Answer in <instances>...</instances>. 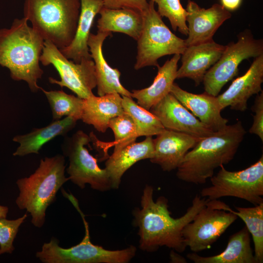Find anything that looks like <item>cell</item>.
<instances>
[{
	"label": "cell",
	"instance_id": "6da1fadb",
	"mask_svg": "<svg viewBox=\"0 0 263 263\" xmlns=\"http://www.w3.org/2000/svg\"><path fill=\"white\" fill-rule=\"evenodd\" d=\"M153 194V187L146 185L141 197V208L136 207L132 212L133 224L138 228L140 248L153 252L165 246L177 252H183L187 247L182 231L209 199L196 195L186 213L174 218L169 209L168 199L160 196L155 202Z\"/></svg>",
	"mask_w": 263,
	"mask_h": 263
},
{
	"label": "cell",
	"instance_id": "7a4b0ae2",
	"mask_svg": "<svg viewBox=\"0 0 263 263\" xmlns=\"http://www.w3.org/2000/svg\"><path fill=\"white\" fill-rule=\"evenodd\" d=\"M245 133L242 122L238 121L201 138L178 167L177 178L196 185L205 184L217 168L233 159Z\"/></svg>",
	"mask_w": 263,
	"mask_h": 263
},
{
	"label": "cell",
	"instance_id": "3957f363",
	"mask_svg": "<svg viewBox=\"0 0 263 263\" xmlns=\"http://www.w3.org/2000/svg\"><path fill=\"white\" fill-rule=\"evenodd\" d=\"M44 41L25 18L0 29V65L9 70L13 80L26 82L32 92L41 88L38 81L43 74L39 62Z\"/></svg>",
	"mask_w": 263,
	"mask_h": 263
},
{
	"label": "cell",
	"instance_id": "277c9868",
	"mask_svg": "<svg viewBox=\"0 0 263 263\" xmlns=\"http://www.w3.org/2000/svg\"><path fill=\"white\" fill-rule=\"evenodd\" d=\"M65 168L63 155L46 157L40 160L33 174L17 181L19 192L16 204L20 209L30 214L35 226L43 225L47 208L56 200L58 190L70 180L65 175Z\"/></svg>",
	"mask_w": 263,
	"mask_h": 263
},
{
	"label": "cell",
	"instance_id": "5b68a950",
	"mask_svg": "<svg viewBox=\"0 0 263 263\" xmlns=\"http://www.w3.org/2000/svg\"><path fill=\"white\" fill-rule=\"evenodd\" d=\"M80 7V0H24V18L44 40L60 50L74 38Z\"/></svg>",
	"mask_w": 263,
	"mask_h": 263
},
{
	"label": "cell",
	"instance_id": "8992f818",
	"mask_svg": "<svg viewBox=\"0 0 263 263\" xmlns=\"http://www.w3.org/2000/svg\"><path fill=\"white\" fill-rule=\"evenodd\" d=\"M62 193L80 214L85 236L79 244L67 248L60 246L58 240L52 237L36 253L37 258L44 263H128L132 260L136 252L133 245L121 250H110L93 244L90 240L88 223L79 208L78 201L71 193L64 190Z\"/></svg>",
	"mask_w": 263,
	"mask_h": 263
},
{
	"label": "cell",
	"instance_id": "52a82bcc",
	"mask_svg": "<svg viewBox=\"0 0 263 263\" xmlns=\"http://www.w3.org/2000/svg\"><path fill=\"white\" fill-rule=\"evenodd\" d=\"M143 25L137 39V53L134 68L137 70L147 66L159 67L158 59L165 56L182 55L187 46L185 40L174 35L163 22L150 0L142 13Z\"/></svg>",
	"mask_w": 263,
	"mask_h": 263
},
{
	"label": "cell",
	"instance_id": "ba28073f",
	"mask_svg": "<svg viewBox=\"0 0 263 263\" xmlns=\"http://www.w3.org/2000/svg\"><path fill=\"white\" fill-rule=\"evenodd\" d=\"M210 178L211 185L203 188L202 197L209 200L234 197L257 205L263 203V155L254 164L239 171H229L223 165Z\"/></svg>",
	"mask_w": 263,
	"mask_h": 263
},
{
	"label": "cell",
	"instance_id": "9c48e42d",
	"mask_svg": "<svg viewBox=\"0 0 263 263\" xmlns=\"http://www.w3.org/2000/svg\"><path fill=\"white\" fill-rule=\"evenodd\" d=\"M90 142V135L81 130L71 137H65L62 150L69 162L67 173L70 180L80 188H85L88 184L94 190H109L112 186L108 172L98 166L97 159L85 147Z\"/></svg>",
	"mask_w": 263,
	"mask_h": 263
},
{
	"label": "cell",
	"instance_id": "30bf717a",
	"mask_svg": "<svg viewBox=\"0 0 263 263\" xmlns=\"http://www.w3.org/2000/svg\"><path fill=\"white\" fill-rule=\"evenodd\" d=\"M263 54V40L255 39L249 29L238 35L236 42L225 45L220 58L205 74L203 82L206 93L218 95L224 85L238 73V67L244 59Z\"/></svg>",
	"mask_w": 263,
	"mask_h": 263
},
{
	"label": "cell",
	"instance_id": "8fae6325",
	"mask_svg": "<svg viewBox=\"0 0 263 263\" xmlns=\"http://www.w3.org/2000/svg\"><path fill=\"white\" fill-rule=\"evenodd\" d=\"M40 62L44 66L52 64L58 72L60 79L50 77L51 83L66 87L82 99L94 94L93 90L96 87V81L92 59L75 63L67 58L51 41L45 40Z\"/></svg>",
	"mask_w": 263,
	"mask_h": 263
},
{
	"label": "cell",
	"instance_id": "7c38bea8",
	"mask_svg": "<svg viewBox=\"0 0 263 263\" xmlns=\"http://www.w3.org/2000/svg\"><path fill=\"white\" fill-rule=\"evenodd\" d=\"M237 218L233 213L221 209L218 199H209L182 231L186 247L195 253L210 248Z\"/></svg>",
	"mask_w": 263,
	"mask_h": 263
},
{
	"label": "cell",
	"instance_id": "4fadbf2b",
	"mask_svg": "<svg viewBox=\"0 0 263 263\" xmlns=\"http://www.w3.org/2000/svg\"><path fill=\"white\" fill-rule=\"evenodd\" d=\"M150 111L166 129L199 138L207 137L214 132L189 112L170 93L153 105Z\"/></svg>",
	"mask_w": 263,
	"mask_h": 263
},
{
	"label": "cell",
	"instance_id": "5bb4252c",
	"mask_svg": "<svg viewBox=\"0 0 263 263\" xmlns=\"http://www.w3.org/2000/svg\"><path fill=\"white\" fill-rule=\"evenodd\" d=\"M186 10L188 23V38L185 39L187 47L213 40L218 29L231 17L230 12L218 3L205 9L188 0Z\"/></svg>",
	"mask_w": 263,
	"mask_h": 263
},
{
	"label": "cell",
	"instance_id": "9a60e30c",
	"mask_svg": "<svg viewBox=\"0 0 263 263\" xmlns=\"http://www.w3.org/2000/svg\"><path fill=\"white\" fill-rule=\"evenodd\" d=\"M156 136L153 156L150 160L165 171L177 169L186 153L201 139L166 129Z\"/></svg>",
	"mask_w": 263,
	"mask_h": 263
},
{
	"label": "cell",
	"instance_id": "2e32d148",
	"mask_svg": "<svg viewBox=\"0 0 263 263\" xmlns=\"http://www.w3.org/2000/svg\"><path fill=\"white\" fill-rule=\"evenodd\" d=\"M263 82V54L255 58L244 75L234 80L225 91L217 96L221 109L230 107L232 110L244 111L248 99L262 91Z\"/></svg>",
	"mask_w": 263,
	"mask_h": 263
},
{
	"label": "cell",
	"instance_id": "e0dca14e",
	"mask_svg": "<svg viewBox=\"0 0 263 263\" xmlns=\"http://www.w3.org/2000/svg\"><path fill=\"white\" fill-rule=\"evenodd\" d=\"M225 47L213 40L187 46L181 56L182 64L176 78H188L195 86L203 82L207 72L220 58Z\"/></svg>",
	"mask_w": 263,
	"mask_h": 263
},
{
	"label": "cell",
	"instance_id": "ac0fdd59",
	"mask_svg": "<svg viewBox=\"0 0 263 263\" xmlns=\"http://www.w3.org/2000/svg\"><path fill=\"white\" fill-rule=\"evenodd\" d=\"M112 33L97 31L91 33L88 41L91 57L94 62L96 87L98 96L117 93L122 96L131 97V92L121 83V73L116 68L109 66L102 53L103 43Z\"/></svg>",
	"mask_w": 263,
	"mask_h": 263
},
{
	"label": "cell",
	"instance_id": "d6986e66",
	"mask_svg": "<svg viewBox=\"0 0 263 263\" xmlns=\"http://www.w3.org/2000/svg\"><path fill=\"white\" fill-rule=\"evenodd\" d=\"M170 93L202 123L213 132L222 130L227 125L228 119L221 115L222 110L217 96L206 92L201 94L189 93L174 83Z\"/></svg>",
	"mask_w": 263,
	"mask_h": 263
},
{
	"label": "cell",
	"instance_id": "ffe728a7",
	"mask_svg": "<svg viewBox=\"0 0 263 263\" xmlns=\"http://www.w3.org/2000/svg\"><path fill=\"white\" fill-rule=\"evenodd\" d=\"M80 1V11L74 38L68 46L59 49L67 58L75 63L92 59L88 41L94 18L103 7L102 0Z\"/></svg>",
	"mask_w": 263,
	"mask_h": 263
},
{
	"label": "cell",
	"instance_id": "44dd1931",
	"mask_svg": "<svg viewBox=\"0 0 263 263\" xmlns=\"http://www.w3.org/2000/svg\"><path fill=\"white\" fill-rule=\"evenodd\" d=\"M153 154L152 136H147L141 142H135L119 151L113 152L107 158L105 168L110 177L112 189L119 188L123 175L133 165L142 160L150 159Z\"/></svg>",
	"mask_w": 263,
	"mask_h": 263
},
{
	"label": "cell",
	"instance_id": "7402d4cb",
	"mask_svg": "<svg viewBox=\"0 0 263 263\" xmlns=\"http://www.w3.org/2000/svg\"><path fill=\"white\" fill-rule=\"evenodd\" d=\"M125 112L122 96L117 93L96 96L94 94L83 99L81 119L92 125L98 132L104 133L108 128L110 120Z\"/></svg>",
	"mask_w": 263,
	"mask_h": 263
},
{
	"label": "cell",
	"instance_id": "603a6c76",
	"mask_svg": "<svg viewBox=\"0 0 263 263\" xmlns=\"http://www.w3.org/2000/svg\"><path fill=\"white\" fill-rule=\"evenodd\" d=\"M77 120L71 116L54 120L47 126L34 128L30 132L15 136L13 141L19 145L13 153L15 156L38 154L42 146L58 136H66L74 128Z\"/></svg>",
	"mask_w": 263,
	"mask_h": 263
},
{
	"label": "cell",
	"instance_id": "cb8c5ba5",
	"mask_svg": "<svg viewBox=\"0 0 263 263\" xmlns=\"http://www.w3.org/2000/svg\"><path fill=\"white\" fill-rule=\"evenodd\" d=\"M181 55L175 54L164 65L158 67V72L152 83L148 87L140 90H133L131 97L137 100V103L150 111L168 94L176 79L178 62Z\"/></svg>",
	"mask_w": 263,
	"mask_h": 263
},
{
	"label": "cell",
	"instance_id": "d4e9b609",
	"mask_svg": "<svg viewBox=\"0 0 263 263\" xmlns=\"http://www.w3.org/2000/svg\"><path fill=\"white\" fill-rule=\"evenodd\" d=\"M187 257L195 263H257L246 226L230 236L226 248L219 254L204 257L192 252Z\"/></svg>",
	"mask_w": 263,
	"mask_h": 263
},
{
	"label": "cell",
	"instance_id": "484cf974",
	"mask_svg": "<svg viewBox=\"0 0 263 263\" xmlns=\"http://www.w3.org/2000/svg\"><path fill=\"white\" fill-rule=\"evenodd\" d=\"M99 14L97 31L119 32L137 40L143 25L141 12L131 8L112 9L103 7Z\"/></svg>",
	"mask_w": 263,
	"mask_h": 263
},
{
	"label": "cell",
	"instance_id": "4316f807",
	"mask_svg": "<svg viewBox=\"0 0 263 263\" xmlns=\"http://www.w3.org/2000/svg\"><path fill=\"white\" fill-rule=\"evenodd\" d=\"M235 208L236 211L224 202L221 205L222 209L233 213L245 223L252 237L254 254L257 263H263V203L253 207H235Z\"/></svg>",
	"mask_w": 263,
	"mask_h": 263
},
{
	"label": "cell",
	"instance_id": "83f0119b",
	"mask_svg": "<svg viewBox=\"0 0 263 263\" xmlns=\"http://www.w3.org/2000/svg\"><path fill=\"white\" fill-rule=\"evenodd\" d=\"M108 128H110L114 134V140L112 143L103 144L96 139L93 132L89 135L91 141L95 143L96 147L104 151L102 160L109 157L107 151L109 148L114 146L113 152L119 151L135 142L138 137L133 120L126 112L111 119L108 124Z\"/></svg>",
	"mask_w": 263,
	"mask_h": 263
},
{
	"label": "cell",
	"instance_id": "f1b7e54d",
	"mask_svg": "<svg viewBox=\"0 0 263 263\" xmlns=\"http://www.w3.org/2000/svg\"><path fill=\"white\" fill-rule=\"evenodd\" d=\"M122 105L124 111L133 120L138 137L156 135L165 129L153 114L138 105L132 97L122 96Z\"/></svg>",
	"mask_w": 263,
	"mask_h": 263
},
{
	"label": "cell",
	"instance_id": "f546056e",
	"mask_svg": "<svg viewBox=\"0 0 263 263\" xmlns=\"http://www.w3.org/2000/svg\"><path fill=\"white\" fill-rule=\"evenodd\" d=\"M40 90L46 96L52 113L53 121L61 119L64 116H71L80 120L82 113L83 99L69 94L62 90L46 91Z\"/></svg>",
	"mask_w": 263,
	"mask_h": 263
},
{
	"label": "cell",
	"instance_id": "4dcf8cb0",
	"mask_svg": "<svg viewBox=\"0 0 263 263\" xmlns=\"http://www.w3.org/2000/svg\"><path fill=\"white\" fill-rule=\"evenodd\" d=\"M150 0L157 4V12L161 17L168 19L174 31L178 30L182 34L188 35L187 12L183 7L180 0Z\"/></svg>",
	"mask_w": 263,
	"mask_h": 263
},
{
	"label": "cell",
	"instance_id": "1f68e13d",
	"mask_svg": "<svg viewBox=\"0 0 263 263\" xmlns=\"http://www.w3.org/2000/svg\"><path fill=\"white\" fill-rule=\"evenodd\" d=\"M27 217V214H25L15 220L0 219V255L11 254L14 250V241L19 226Z\"/></svg>",
	"mask_w": 263,
	"mask_h": 263
},
{
	"label": "cell",
	"instance_id": "d6a6232c",
	"mask_svg": "<svg viewBox=\"0 0 263 263\" xmlns=\"http://www.w3.org/2000/svg\"><path fill=\"white\" fill-rule=\"evenodd\" d=\"M255 113L253 124L249 130L250 133L258 135L262 141H263V92L258 94L252 107Z\"/></svg>",
	"mask_w": 263,
	"mask_h": 263
},
{
	"label": "cell",
	"instance_id": "836d02e7",
	"mask_svg": "<svg viewBox=\"0 0 263 263\" xmlns=\"http://www.w3.org/2000/svg\"><path fill=\"white\" fill-rule=\"evenodd\" d=\"M103 7L116 9L120 8H131L141 13L148 7L149 2L147 0H102Z\"/></svg>",
	"mask_w": 263,
	"mask_h": 263
},
{
	"label": "cell",
	"instance_id": "e575fe53",
	"mask_svg": "<svg viewBox=\"0 0 263 263\" xmlns=\"http://www.w3.org/2000/svg\"><path fill=\"white\" fill-rule=\"evenodd\" d=\"M221 5L226 10L234 11L241 6L243 0H220Z\"/></svg>",
	"mask_w": 263,
	"mask_h": 263
},
{
	"label": "cell",
	"instance_id": "d590c367",
	"mask_svg": "<svg viewBox=\"0 0 263 263\" xmlns=\"http://www.w3.org/2000/svg\"><path fill=\"white\" fill-rule=\"evenodd\" d=\"M170 258L172 263H186L187 260L180 255L175 253L174 250H171L170 254Z\"/></svg>",
	"mask_w": 263,
	"mask_h": 263
},
{
	"label": "cell",
	"instance_id": "8d00e7d4",
	"mask_svg": "<svg viewBox=\"0 0 263 263\" xmlns=\"http://www.w3.org/2000/svg\"><path fill=\"white\" fill-rule=\"evenodd\" d=\"M8 210L7 207L0 205V219L6 218Z\"/></svg>",
	"mask_w": 263,
	"mask_h": 263
}]
</instances>
